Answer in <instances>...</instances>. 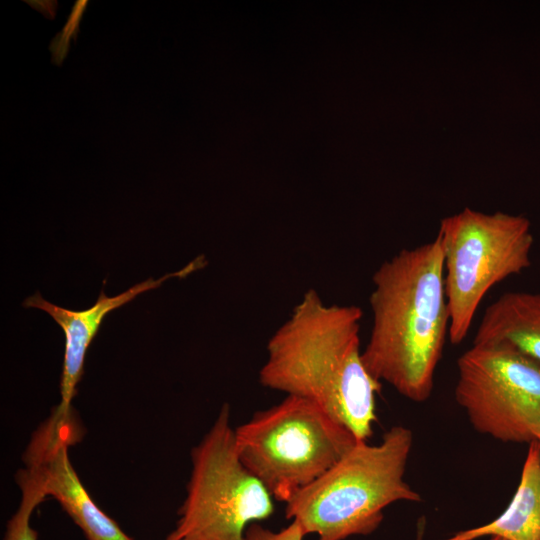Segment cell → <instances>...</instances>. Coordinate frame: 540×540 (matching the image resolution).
I'll use <instances>...</instances> for the list:
<instances>
[{
  "mask_svg": "<svg viewBox=\"0 0 540 540\" xmlns=\"http://www.w3.org/2000/svg\"><path fill=\"white\" fill-rule=\"evenodd\" d=\"M362 315L355 305H328L309 289L270 337L259 381L317 403L358 441L367 442L381 383L362 360Z\"/></svg>",
  "mask_w": 540,
  "mask_h": 540,
  "instance_id": "1",
  "label": "cell"
},
{
  "mask_svg": "<svg viewBox=\"0 0 540 540\" xmlns=\"http://www.w3.org/2000/svg\"><path fill=\"white\" fill-rule=\"evenodd\" d=\"M372 282V327L362 350L363 363L378 382L411 401L424 402L432 394L449 334L438 237L384 261Z\"/></svg>",
  "mask_w": 540,
  "mask_h": 540,
  "instance_id": "2",
  "label": "cell"
},
{
  "mask_svg": "<svg viewBox=\"0 0 540 540\" xmlns=\"http://www.w3.org/2000/svg\"><path fill=\"white\" fill-rule=\"evenodd\" d=\"M412 431L388 429L378 444L357 442L335 465L285 504L287 519L317 540H344L373 533L384 509L398 501L421 502L405 480Z\"/></svg>",
  "mask_w": 540,
  "mask_h": 540,
  "instance_id": "3",
  "label": "cell"
},
{
  "mask_svg": "<svg viewBox=\"0 0 540 540\" xmlns=\"http://www.w3.org/2000/svg\"><path fill=\"white\" fill-rule=\"evenodd\" d=\"M234 437L246 468L284 503L359 442L317 403L296 395L256 412Z\"/></svg>",
  "mask_w": 540,
  "mask_h": 540,
  "instance_id": "4",
  "label": "cell"
},
{
  "mask_svg": "<svg viewBox=\"0 0 540 540\" xmlns=\"http://www.w3.org/2000/svg\"><path fill=\"white\" fill-rule=\"evenodd\" d=\"M436 236L443 252L448 339L457 345L487 292L530 267L534 237L524 216L470 208L442 219Z\"/></svg>",
  "mask_w": 540,
  "mask_h": 540,
  "instance_id": "5",
  "label": "cell"
},
{
  "mask_svg": "<svg viewBox=\"0 0 540 540\" xmlns=\"http://www.w3.org/2000/svg\"><path fill=\"white\" fill-rule=\"evenodd\" d=\"M224 404L210 430L191 451L186 498L170 540H245L253 523L269 518L273 497L241 461Z\"/></svg>",
  "mask_w": 540,
  "mask_h": 540,
  "instance_id": "6",
  "label": "cell"
},
{
  "mask_svg": "<svg viewBox=\"0 0 540 540\" xmlns=\"http://www.w3.org/2000/svg\"><path fill=\"white\" fill-rule=\"evenodd\" d=\"M457 369L455 400L477 432L502 442L538 440L540 363L504 343H473Z\"/></svg>",
  "mask_w": 540,
  "mask_h": 540,
  "instance_id": "7",
  "label": "cell"
},
{
  "mask_svg": "<svg viewBox=\"0 0 540 540\" xmlns=\"http://www.w3.org/2000/svg\"><path fill=\"white\" fill-rule=\"evenodd\" d=\"M76 438L70 413L57 409L32 437L25 465L39 474L47 496L54 497L87 540H133L92 500L68 456Z\"/></svg>",
  "mask_w": 540,
  "mask_h": 540,
  "instance_id": "8",
  "label": "cell"
},
{
  "mask_svg": "<svg viewBox=\"0 0 540 540\" xmlns=\"http://www.w3.org/2000/svg\"><path fill=\"white\" fill-rule=\"evenodd\" d=\"M194 262L179 272L167 274L159 279L149 278L125 292L108 297L101 290L96 303L85 310L74 311L50 303L40 293L28 297L23 305L47 312L62 328L65 336L63 369L60 381L61 402L56 408L60 413H70V406L76 394L84 370L86 352L98 333L105 316L116 308L130 302L139 294L157 288L170 277L185 276L195 269Z\"/></svg>",
  "mask_w": 540,
  "mask_h": 540,
  "instance_id": "9",
  "label": "cell"
},
{
  "mask_svg": "<svg viewBox=\"0 0 540 540\" xmlns=\"http://www.w3.org/2000/svg\"><path fill=\"white\" fill-rule=\"evenodd\" d=\"M426 519L417 523L416 539L424 540ZM498 536L506 540H540V457L537 442L529 444L517 489L507 508L492 521L440 540H476Z\"/></svg>",
  "mask_w": 540,
  "mask_h": 540,
  "instance_id": "10",
  "label": "cell"
},
{
  "mask_svg": "<svg viewBox=\"0 0 540 540\" xmlns=\"http://www.w3.org/2000/svg\"><path fill=\"white\" fill-rule=\"evenodd\" d=\"M473 343H504L540 363V293H503L485 309Z\"/></svg>",
  "mask_w": 540,
  "mask_h": 540,
  "instance_id": "11",
  "label": "cell"
},
{
  "mask_svg": "<svg viewBox=\"0 0 540 540\" xmlns=\"http://www.w3.org/2000/svg\"><path fill=\"white\" fill-rule=\"evenodd\" d=\"M16 481L21 490V500L7 523L3 540H37V532L31 525L36 507L47 497L39 474L31 467L18 471Z\"/></svg>",
  "mask_w": 540,
  "mask_h": 540,
  "instance_id": "12",
  "label": "cell"
},
{
  "mask_svg": "<svg viewBox=\"0 0 540 540\" xmlns=\"http://www.w3.org/2000/svg\"><path fill=\"white\" fill-rule=\"evenodd\" d=\"M86 5L87 1H77L75 3L69 20L64 26L62 32L59 33L51 42L50 50L52 53V60L55 64L60 65L63 62L69 50L70 39H76L79 22Z\"/></svg>",
  "mask_w": 540,
  "mask_h": 540,
  "instance_id": "13",
  "label": "cell"
},
{
  "mask_svg": "<svg viewBox=\"0 0 540 540\" xmlns=\"http://www.w3.org/2000/svg\"><path fill=\"white\" fill-rule=\"evenodd\" d=\"M305 533L296 521L278 532L262 527L259 523L249 525L245 531V540H303Z\"/></svg>",
  "mask_w": 540,
  "mask_h": 540,
  "instance_id": "14",
  "label": "cell"
},
{
  "mask_svg": "<svg viewBox=\"0 0 540 540\" xmlns=\"http://www.w3.org/2000/svg\"><path fill=\"white\" fill-rule=\"evenodd\" d=\"M489 540H506L502 537H498V536H493V537H490Z\"/></svg>",
  "mask_w": 540,
  "mask_h": 540,
  "instance_id": "15",
  "label": "cell"
},
{
  "mask_svg": "<svg viewBox=\"0 0 540 540\" xmlns=\"http://www.w3.org/2000/svg\"><path fill=\"white\" fill-rule=\"evenodd\" d=\"M537 444H538V448H539V457H540V437L538 438V440L536 441Z\"/></svg>",
  "mask_w": 540,
  "mask_h": 540,
  "instance_id": "16",
  "label": "cell"
},
{
  "mask_svg": "<svg viewBox=\"0 0 540 540\" xmlns=\"http://www.w3.org/2000/svg\"><path fill=\"white\" fill-rule=\"evenodd\" d=\"M165 540H170V539L166 538Z\"/></svg>",
  "mask_w": 540,
  "mask_h": 540,
  "instance_id": "17",
  "label": "cell"
}]
</instances>
